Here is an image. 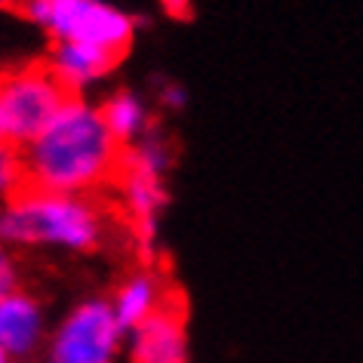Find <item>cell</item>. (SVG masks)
<instances>
[{
  "label": "cell",
  "mask_w": 363,
  "mask_h": 363,
  "mask_svg": "<svg viewBox=\"0 0 363 363\" xmlns=\"http://www.w3.org/2000/svg\"><path fill=\"white\" fill-rule=\"evenodd\" d=\"M108 240V213L89 194H62L25 185L0 203V243L10 252L43 250L84 256Z\"/></svg>",
  "instance_id": "2"
},
{
  "label": "cell",
  "mask_w": 363,
  "mask_h": 363,
  "mask_svg": "<svg viewBox=\"0 0 363 363\" xmlns=\"http://www.w3.org/2000/svg\"><path fill=\"white\" fill-rule=\"evenodd\" d=\"M47 339L50 323L38 296H31L22 286L0 296V348L16 363H25L43 354Z\"/></svg>",
  "instance_id": "7"
},
{
  "label": "cell",
  "mask_w": 363,
  "mask_h": 363,
  "mask_svg": "<svg viewBox=\"0 0 363 363\" xmlns=\"http://www.w3.org/2000/svg\"><path fill=\"white\" fill-rule=\"evenodd\" d=\"M123 56H114L99 47H84V43H52L47 68L59 77V84L68 89L71 96H80L84 89L96 86L105 80L111 71L121 65Z\"/></svg>",
  "instance_id": "10"
},
{
  "label": "cell",
  "mask_w": 363,
  "mask_h": 363,
  "mask_svg": "<svg viewBox=\"0 0 363 363\" xmlns=\"http://www.w3.org/2000/svg\"><path fill=\"white\" fill-rule=\"evenodd\" d=\"M157 102L167 108V111H182V108L188 105V93H185V89H182L179 84L167 80V84L157 86Z\"/></svg>",
  "instance_id": "14"
},
{
  "label": "cell",
  "mask_w": 363,
  "mask_h": 363,
  "mask_svg": "<svg viewBox=\"0 0 363 363\" xmlns=\"http://www.w3.org/2000/svg\"><path fill=\"white\" fill-rule=\"evenodd\" d=\"M71 93L59 84L47 65L13 68L0 74V130L4 142H13L25 148L31 139L47 130V123L56 117Z\"/></svg>",
  "instance_id": "5"
},
{
  "label": "cell",
  "mask_w": 363,
  "mask_h": 363,
  "mask_svg": "<svg viewBox=\"0 0 363 363\" xmlns=\"http://www.w3.org/2000/svg\"><path fill=\"white\" fill-rule=\"evenodd\" d=\"M126 348V333L117 323L108 298H84L50 330L43 363H117Z\"/></svg>",
  "instance_id": "6"
},
{
  "label": "cell",
  "mask_w": 363,
  "mask_h": 363,
  "mask_svg": "<svg viewBox=\"0 0 363 363\" xmlns=\"http://www.w3.org/2000/svg\"><path fill=\"white\" fill-rule=\"evenodd\" d=\"M172 167V148L163 135L151 133L139 145L126 148L123 167L117 176V191L126 219L145 247H151L160 231V213L167 210V172Z\"/></svg>",
  "instance_id": "4"
},
{
  "label": "cell",
  "mask_w": 363,
  "mask_h": 363,
  "mask_svg": "<svg viewBox=\"0 0 363 363\" xmlns=\"http://www.w3.org/2000/svg\"><path fill=\"white\" fill-rule=\"evenodd\" d=\"M172 298L176 296L169 293L167 280H163L157 271L139 268V271L126 274L121 284H117V289L111 293L108 302H111V311L117 317V323H121L123 333L130 335L133 330H139L145 320H151L160 308H167Z\"/></svg>",
  "instance_id": "9"
},
{
  "label": "cell",
  "mask_w": 363,
  "mask_h": 363,
  "mask_svg": "<svg viewBox=\"0 0 363 363\" xmlns=\"http://www.w3.org/2000/svg\"><path fill=\"white\" fill-rule=\"evenodd\" d=\"M126 148L105 126L102 108L71 96L38 139L22 148L25 179L43 191L89 194L114 185Z\"/></svg>",
  "instance_id": "1"
},
{
  "label": "cell",
  "mask_w": 363,
  "mask_h": 363,
  "mask_svg": "<svg viewBox=\"0 0 363 363\" xmlns=\"http://www.w3.org/2000/svg\"><path fill=\"white\" fill-rule=\"evenodd\" d=\"M10 4H16V6H25V4H28V0H10Z\"/></svg>",
  "instance_id": "16"
},
{
  "label": "cell",
  "mask_w": 363,
  "mask_h": 363,
  "mask_svg": "<svg viewBox=\"0 0 363 363\" xmlns=\"http://www.w3.org/2000/svg\"><path fill=\"white\" fill-rule=\"evenodd\" d=\"M99 108H102L105 126L111 130V135L123 145V148H133V145H139L145 135L154 133L148 102H145L142 96L130 93V89L111 93Z\"/></svg>",
  "instance_id": "11"
},
{
  "label": "cell",
  "mask_w": 363,
  "mask_h": 363,
  "mask_svg": "<svg viewBox=\"0 0 363 363\" xmlns=\"http://www.w3.org/2000/svg\"><path fill=\"white\" fill-rule=\"evenodd\" d=\"M0 6H10V0H0Z\"/></svg>",
  "instance_id": "17"
},
{
  "label": "cell",
  "mask_w": 363,
  "mask_h": 363,
  "mask_svg": "<svg viewBox=\"0 0 363 363\" xmlns=\"http://www.w3.org/2000/svg\"><path fill=\"white\" fill-rule=\"evenodd\" d=\"M19 10L52 43H84L126 56L135 34L133 16L108 0H28Z\"/></svg>",
  "instance_id": "3"
},
{
  "label": "cell",
  "mask_w": 363,
  "mask_h": 363,
  "mask_svg": "<svg viewBox=\"0 0 363 363\" xmlns=\"http://www.w3.org/2000/svg\"><path fill=\"white\" fill-rule=\"evenodd\" d=\"M25 185H28V179H25L22 148L13 142H0V203L19 194Z\"/></svg>",
  "instance_id": "12"
},
{
  "label": "cell",
  "mask_w": 363,
  "mask_h": 363,
  "mask_svg": "<svg viewBox=\"0 0 363 363\" xmlns=\"http://www.w3.org/2000/svg\"><path fill=\"white\" fill-rule=\"evenodd\" d=\"M126 351L133 363H185L188 360V330L185 308L172 298L151 320L126 335Z\"/></svg>",
  "instance_id": "8"
},
{
  "label": "cell",
  "mask_w": 363,
  "mask_h": 363,
  "mask_svg": "<svg viewBox=\"0 0 363 363\" xmlns=\"http://www.w3.org/2000/svg\"><path fill=\"white\" fill-rule=\"evenodd\" d=\"M0 363H16V360H13V357H10V354H6L4 348H0Z\"/></svg>",
  "instance_id": "15"
},
{
  "label": "cell",
  "mask_w": 363,
  "mask_h": 363,
  "mask_svg": "<svg viewBox=\"0 0 363 363\" xmlns=\"http://www.w3.org/2000/svg\"><path fill=\"white\" fill-rule=\"evenodd\" d=\"M19 289V265H16V256L0 243V296Z\"/></svg>",
  "instance_id": "13"
}]
</instances>
